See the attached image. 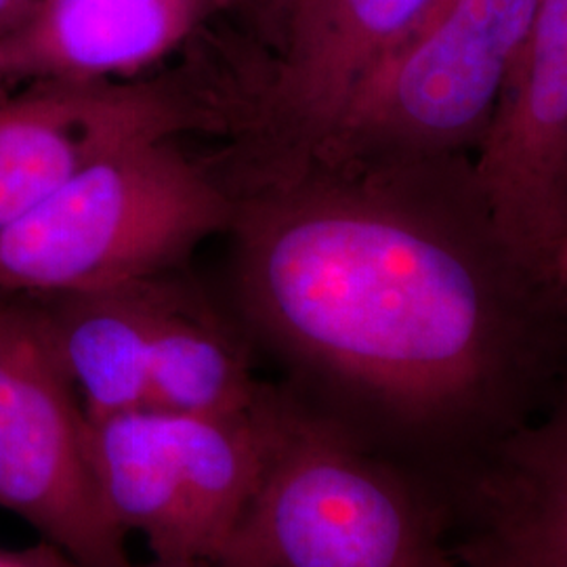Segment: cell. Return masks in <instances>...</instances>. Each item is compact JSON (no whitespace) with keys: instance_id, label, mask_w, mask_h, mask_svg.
<instances>
[{"instance_id":"6da1fadb","label":"cell","mask_w":567,"mask_h":567,"mask_svg":"<svg viewBox=\"0 0 567 567\" xmlns=\"http://www.w3.org/2000/svg\"><path fill=\"white\" fill-rule=\"evenodd\" d=\"M290 177L246 225V301L316 408L446 496L567 385V286L505 234L475 158Z\"/></svg>"},{"instance_id":"7a4b0ae2","label":"cell","mask_w":567,"mask_h":567,"mask_svg":"<svg viewBox=\"0 0 567 567\" xmlns=\"http://www.w3.org/2000/svg\"><path fill=\"white\" fill-rule=\"evenodd\" d=\"M213 567H461L442 494L295 398L264 482Z\"/></svg>"},{"instance_id":"3957f363","label":"cell","mask_w":567,"mask_h":567,"mask_svg":"<svg viewBox=\"0 0 567 567\" xmlns=\"http://www.w3.org/2000/svg\"><path fill=\"white\" fill-rule=\"evenodd\" d=\"M231 204L171 140L128 143L0 229V292L39 297L161 278Z\"/></svg>"},{"instance_id":"277c9868","label":"cell","mask_w":567,"mask_h":567,"mask_svg":"<svg viewBox=\"0 0 567 567\" xmlns=\"http://www.w3.org/2000/svg\"><path fill=\"white\" fill-rule=\"evenodd\" d=\"M536 0H444L381 61L301 161L391 168L475 158L522 55Z\"/></svg>"},{"instance_id":"5b68a950","label":"cell","mask_w":567,"mask_h":567,"mask_svg":"<svg viewBox=\"0 0 567 567\" xmlns=\"http://www.w3.org/2000/svg\"><path fill=\"white\" fill-rule=\"evenodd\" d=\"M0 507L81 567H140L103 501L89 419L34 307L0 292Z\"/></svg>"},{"instance_id":"8992f818","label":"cell","mask_w":567,"mask_h":567,"mask_svg":"<svg viewBox=\"0 0 567 567\" xmlns=\"http://www.w3.org/2000/svg\"><path fill=\"white\" fill-rule=\"evenodd\" d=\"M475 168L508 238L567 286V0H536Z\"/></svg>"},{"instance_id":"52a82bcc","label":"cell","mask_w":567,"mask_h":567,"mask_svg":"<svg viewBox=\"0 0 567 567\" xmlns=\"http://www.w3.org/2000/svg\"><path fill=\"white\" fill-rule=\"evenodd\" d=\"M192 124L196 112L163 82H37L0 91V229L103 154L171 140Z\"/></svg>"},{"instance_id":"ba28073f","label":"cell","mask_w":567,"mask_h":567,"mask_svg":"<svg viewBox=\"0 0 567 567\" xmlns=\"http://www.w3.org/2000/svg\"><path fill=\"white\" fill-rule=\"evenodd\" d=\"M461 567H567V385L446 492Z\"/></svg>"},{"instance_id":"9c48e42d","label":"cell","mask_w":567,"mask_h":567,"mask_svg":"<svg viewBox=\"0 0 567 567\" xmlns=\"http://www.w3.org/2000/svg\"><path fill=\"white\" fill-rule=\"evenodd\" d=\"M240 0H34L0 41V91L126 82L177 53Z\"/></svg>"},{"instance_id":"30bf717a","label":"cell","mask_w":567,"mask_h":567,"mask_svg":"<svg viewBox=\"0 0 567 567\" xmlns=\"http://www.w3.org/2000/svg\"><path fill=\"white\" fill-rule=\"evenodd\" d=\"M444 0H297L276 44L271 103L292 158L339 118L360 82L408 41Z\"/></svg>"},{"instance_id":"8fae6325","label":"cell","mask_w":567,"mask_h":567,"mask_svg":"<svg viewBox=\"0 0 567 567\" xmlns=\"http://www.w3.org/2000/svg\"><path fill=\"white\" fill-rule=\"evenodd\" d=\"M158 278L100 290L25 297L81 398L86 419L147 408Z\"/></svg>"},{"instance_id":"7c38bea8","label":"cell","mask_w":567,"mask_h":567,"mask_svg":"<svg viewBox=\"0 0 567 567\" xmlns=\"http://www.w3.org/2000/svg\"><path fill=\"white\" fill-rule=\"evenodd\" d=\"M244 349L210 311L163 286L150 343L147 408L194 416L238 414L261 404Z\"/></svg>"},{"instance_id":"4fadbf2b","label":"cell","mask_w":567,"mask_h":567,"mask_svg":"<svg viewBox=\"0 0 567 567\" xmlns=\"http://www.w3.org/2000/svg\"><path fill=\"white\" fill-rule=\"evenodd\" d=\"M7 553H9V567H81L76 566V561H72L63 550L47 540H39L30 547L7 550Z\"/></svg>"},{"instance_id":"5bb4252c","label":"cell","mask_w":567,"mask_h":567,"mask_svg":"<svg viewBox=\"0 0 567 567\" xmlns=\"http://www.w3.org/2000/svg\"><path fill=\"white\" fill-rule=\"evenodd\" d=\"M297 4V0H261L255 25L259 30V34L264 37L267 44H271L276 49V44L280 41L284 23L288 20L292 7Z\"/></svg>"},{"instance_id":"9a60e30c","label":"cell","mask_w":567,"mask_h":567,"mask_svg":"<svg viewBox=\"0 0 567 567\" xmlns=\"http://www.w3.org/2000/svg\"><path fill=\"white\" fill-rule=\"evenodd\" d=\"M34 0H0V41L16 30Z\"/></svg>"},{"instance_id":"2e32d148","label":"cell","mask_w":567,"mask_h":567,"mask_svg":"<svg viewBox=\"0 0 567 567\" xmlns=\"http://www.w3.org/2000/svg\"><path fill=\"white\" fill-rule=\"evenodd\" d=\"M259 4H261V0H240V9H244V13L250 18V21H255L257 18V11H259Z\"/></svg>"},{"instance_id":"e0dca14e","label":"cell","mask_w":567,"mask_h":567,"mask_svg":"<svg viewBox=\"0 0 567 567\" xmlns=\"http://www.w3.org/2000/svg\"><path fill=\"white\" fill-rule=\"evenodd\" d=\"M0 567H9V553L0 550Z\"/></svg>"}]
</instances>
